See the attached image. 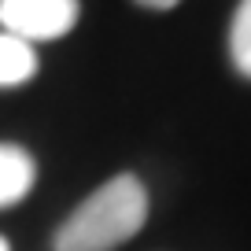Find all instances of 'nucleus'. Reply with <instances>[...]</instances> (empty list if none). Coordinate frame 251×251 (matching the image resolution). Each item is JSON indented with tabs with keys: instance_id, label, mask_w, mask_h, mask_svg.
Returning a JSON list of instances; mask_svg holds the SVG:
<instances>
[{
	"instance_id": "obj_3",
	"label": "nucleus",
	"mask_w": 251,
	"mask_h": 251,
	"mask_svg": "<svg viewBox=\"0 0 251 251\" xmlns=\"http://www.w3.org/2000/svg\"><path fill=\"white\" fill-rule=\"evenodd\" d=\"M37 177V163L19 144H0V207H11L26 200Z\"/></svg>"
},
{
	"instance_id": "obj_5",
	"label": "nucleus",
	"mask_w": 251,
	"mask_h": 251,
	"mask_svg": "<svg viewBox=\"0 0 251 251\" xmlns=\"http://www.w3.org/2000/svg\"><path fill=\"white\" fill-rule=\"evenodd\" d=\"M229 55H233V67L251 78V0L236 4V15L229 23Z\"/></svg>"
},
{
	"instance_id": "obj_6",
	"label": "nucleus",
	"mask_w": 251,
	"mask_h": 251,
	"mask_svg": "<svg viewBox=\"0 0 251 251\" xmlns=\"http://www.w3.org/2000/svg\"><path fill=\"white\" fill-rule=\"evenodd\" d=\"M137 4H144V8H151V11H170L174 4H181V0H137Z\"/></svg>"
},
{
	"instance_id": "obj_7",
	"label": "nucleus",
	"mask_w": 251,
	"mask_h": 251,
	"mask_svg": "<svg viewBox=\"0 0 251 251\" xmlns=\"http://www.w3.org/2000/svg\"><path fill=\"white\" fill-rule=\"evenodd\" d=\"M0 251H11V248H8V240H4V236H0Z\"/></svg>"
},
{
	"instance_id": "obj_4",
	"label": "nucleus",
	"mask_w": 251,
	"mask_h": 251,
	"mask_svg": "<svg viewBox=\"0 0 251 251\" xmlns=\"http://www.w3.org/2000/svg\"><path fill=\"white\" fill-rule=\"evenodd\" d=\"M37 74V55L26 41L11 37V33H0V89L8 85H23Z\"/></svg>"
},
{
	"instance_id": "obj_1",
	"label": "nucleus",
	"mask_w": 251,
	"mask_h": 251,
	"mask_svg": "<svg viewBox=\"0 0 251 251\" xmlns=\"http://www.w3.org/2000/svg\"><path fill=\"white\" fill-rule=\"evenodd\" d=\"M148 218V192L141 177L118 174L103 181L93 196L55 229L52 251H115L129 236L141 233Z\"/></svg>"
},
{
	"instance_id": "obj_2",
	"label": "nucleus",
	"mask_w": 251,
	"mask_h": 251,
	"mask_svg": "<svg viewBox=\"0 0 251 251\" xmlns=\"http://www.w3.org/2000/svg\"><path fill=\"white\" fill-rule=\"evenodd\" d=\"M78 0H0V26L19 41H55L78 26Z\"/></svg>"
}]
</instances>
